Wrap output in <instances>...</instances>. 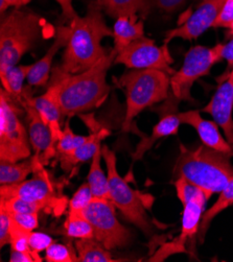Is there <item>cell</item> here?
<instances>
[{
    "label": "cell",
    "mask_w": 233,
    "mask_h": 262,
    "mask_svg": "<svg viewBox=\"0 0 233 262\" xmlns=\"http://www.w3.org/2000/svg\"><path fill=\"white\" fill-rule=\"evenodd\" d=\"M116 56L113 48L94 66L80 73L64 72L58 65L53 68L47 88L55 93L63 116L70 118L89 113L107 99L111 90L107 73Z\"/></svg>",
    "instance_id": "obj_1"
},
{
    "label": "cell",
    "mask_w": 233,
    "mask_h": 262,
    "mask_svg": "<svg viewBox=\"0 0 233 262\" xmlns=\"http://www.w3.org/2000/svg\"><path fill=\"white\" fill-rule=\"evenodd\" d=\"M103 11L97 3L88 5L85 16L77 15L69 23L70 38L58 67L67 73L83 72L105 58L109 52L101 45L102 39L113 37Z\"/></svg>",
    "instance_id": "obj_2"
},
{
    "label": "cell",
    "mask_w": 233,
    "mask_h": 262,
    "mask_svg": "<svg viewBox=\"0 0 233 262\" xmlns=\"http://www.w3.org/2000/svg\"><path fill=\"white\" fill-rule=\"evenodd\" d=\"M232 158V155L204 144L196 149L180 144V154L173 170L174 180L185 179L199 187L209 200L214 193H220L233 179Z\"/></svg>",
    "instance_id": "obj_3"
},
{
    "label": "cell",
    "mask_w": 233,
    "mask_h": 262,
    "mask_svg": "<svg viewBox=\"0 0 233 262\" xmlns=\"http://www.w3.org/2000/svg\"><path fill=\"white\" fill-rule=\"evenodd\" d=\"M126 97L122 132H131L135 117L154 104L164 101L171 92V75L156 69H129L117 81Z\"/></svg>",
    "instance_id": "obj_4"
},
{
    "label": "cell",
    "mask_w": 233,
    "mask_h": 262,
    "mask_svg": "<svg viewBox=\"0 0 233 262\" xmlns=\"http://www.w3.org/2000/svg\"><path fill=\"white\" fill-rule=\"evenodd\" d=\"M42 18L21 8L8 12L0 23V71L18 65L42 36Z\"/></svg>",
    "instance_id": "obj_5"
},
{
    "label": "cell",
    "mask_w": 233,
    "mask_h": 262,
    "mask_svg": "<svg viewBox=\"0 0 233 262\" xmlns=\"http://www.w3.org/2000/svg\"><path fill=\"white\" fill-rule=\"evenodd\" d=\"M23 106L4 88L0 91V162L15 163L32 156L29 133L19 116Z\"/></svg>",
    "instance_id": "obj_6"
},
{
    "label": "cell",
    "mask_w": 233,
    "mask_h": 262,
    "mask_svg": "<svg viewBox=\"0 0 233 262\" xmlns=\"http://www.w3.org/2000/svg\"><path fill=\"white\" fill-rule=\"evenodd\" d=\"M101 152L107 165L109 199L129 222L140 229L146 236H151L154 229L143 203L138 192L129 186L126 181L118 173L115 152L108 145L101 146Z\"/></svg>",
    "instance_id": "obj_7"
},
{
    "label": "cell",
    "mask_w": 233,
    "mask_h": 262,
    "mask_svg": "<svg viewBox=\"0 0 233 262\" xmlns=\"http://www.w3.org/2000/svg\"><path fill=\"white\" fill-rule=\"evenodd\" d=\"M224 44L214 47L195 46L185 55L182 67L171 76V92L180 101H194L192 88L199 78L209 74L222 59Z\"/></svg>",
    "instance_id": "obj_8"
},
{
    "label": "cell",
    "mask_w": 233,
    "mask_h": 262,
    "mask_svg": "<svg viewBox=\"0 0 233 262\" xmlns=\"http://www.w3.org/2000/svg\"><path fill=\"white\" fill-rule=\"evenodd\" d=\"M82 213L93 228L94 238L109 251L125 248L132 242V234L119 223L111 200L93 198Z\"/></svg>",
    "instance_id": "obj_9"
},
{
    "label": "cell",
    "mask_w": 233,
    "mask_h": 262,
    "mask_svg": "<svg viewBox=\"0 0 233 262\" xmlns=\"http://www.w3.org/2000/svg\"><path fill=\"white\" fill-rule=\"evenodd\" d=\"M62 185L53 180L49 172L39 161L34 170V178L14 185H2L0 199L9 200L19 198L28 201L48 202L56 205L64 212L67 198L62 194Z\"/></svg>",
    "instance_id": "obj_10"
},
{
    "label": "cell",
    "mask_w": 233,
    "mask_h": 262,
    "mask_svg": "<svg viewBox=\"0 0 233 262\" xmlns=\"http://www.w3.org/2000/svg\"><path fill=\"white\" fill-rule=\"evenodd\" d=\"M172 63L168 45L163 44L159 47L145 36L117 52L114 61V64H121L129 69H156L171 76L176 72L172 68Z\"/></svg>",
    "instance_id": "obj_11"
},
{
    "label": "cell",
    "mask_w": 233,
    "mask_h": 262,
    "mask_svg": "<svg viewBox=\"0 0 233 262\" xmlns=\"http://www.w3.org/2000/svg\"><path fill=\"white\" fill-rule=\"evenodd\" d=\"M201 112L209 114L224 130L227 141L233 146V67L221 77V82L209 103Z\"/></svg>",
    "instance_id": "obj_12"
},
{
    "label": "cell",
    "mask_w": 233,
    "mask_h": 262,
    "mask_svg": "<svg viewBox=\"0 0 233 262\" xmlns=\"http://www.w3.org/2000/svg\"><path fill=\"white\" fill-rule=\"evenodd\" d=\"M226 0H204L184 23L165 33L163 44L176 38L192 41L202 36L213 25Z\"/></svg>",
    "instance_id": "obj_13"
},
{
    "label": "cell",
    "mask_w": 233,
    "mask_h": 262,
    "mask_svg": "<svg viewBox=\"0 0 233 262\" xmlns=\"http://www.w3.org/2000/svg\"><path fill=\"white\" fill-rule=\"evenodd\" d=\"M179 102L180 100L170 92L168 97L164 100L162 106L154 109L160 114V120L154 125L150 136H141L142 139L138 142L133 154H131L134 161L141 160L145 152L149 151L158 140L178 133L179 125L181 124L179 112L177 111Z\"/></svg>",
    "instance_id": "obj_14"
},
{
    "label": "cell",
    "mask_w": 233,
    "mask_h": 262,
    "mask_svg": "<svg viewBox=\"0 0 233 262\" xmlns=\"http://www.w3.org/2000/svg\"><path fill=\"white\" fill-rule=\"evenodd\" d=\"M22 106L27 113L29 124V137L34 155L37 157L42 165H47L48 162L57 156V145L54 142L53 134L49 126L45 123L39 112L24 99Z\"/></svg>",
    "instance_id": "obj_15"
},
{
    "label": "cell",
    "mask_w": 233,
    "mask_h": 262,
    "mask_svg": "<svg viewBox=\"0 0 233 262\" xmlns=\"http://www.w3.org/2000/svg\"><path fill=\"white\" fill-rule=\"evenodd\" d=\"M70 38V29L68 25H60L57 28L54 43L48 48L46 54L36 63L32 64L28 75V84L31 87L46 86L50 80L51 66L58 52L65 48Z\"/></svg>",
    "instance_id": "obj_16"
},
{
    "label": "cell",
    "mask_w": 233,
    "mask_h": 262,
    "mask_svg": "<svg viewBox=\"0 0 233 262\" xmlns=\"http://www.w3.org/2000/svg\"><path fill=\"white\" fill-rule=\"evenodd\" d=\"M198 110L179 112L181 123L193 126L204 145L233 156V146L221 135L216 121L204 119Z\"/></svg>",
    "instance_id": "obj_17"
},
{
    "label": "cell",
    "mask_w": 233,
    "mask_h": 262,
    "mask_svg": "<svg viewBox=\"0 0 233 262\" xmlns=\"http://www.w3.org/2000/svg\"><path fill=\"white\" fill-rule=\"evenodd\" d=\"M24 99L35 107L45 123L49 126L51 134H53L54 142L57 145L63 135V129L61 127V118L63 113L53 90L47 88L44 94L37 97H32V95L25 90Z\"/></svg>",
    "instance_id": "obj_18"
},
{
    "label": "cell",
    "mask_w": 233,
    "mask_h": 262,
    "mask_svg": "<svg viewBox=\"0 0 233 262\" xmlns=\"http://www.w3.org/2000/svg\"><path fill=\"white\" fill-rule=\"evenodd\" d=\"M90 138L79 148L70 154H60L56 158L59 160L60 165L64 171L72 170L77 164L91 160L95 152L101 148V141L110 135V130L107 128H93Z\"/></svg>",
    "instance_id": "obj_19"
},
{
    "label": "cell",
    "mask_w": 233,
    "mask_h": 262,
    "mask_svg": "<svg viewBox=\"0 0 233 262\" xmlns=\"http://www.w3.org/2000/svg\"><path fill=\"white\" fill-rule=\"evenodd\" d=\"M205 193L200 190L186 205L183 206L182 215V231L180 237L177 239V244L174 247H182L188 239H192L198 235L199 226L202 220V215L205 211V205L207 202Z\"/></svg>",
    "instance_id": "obj_20"
},
{
    "label": "cell",
    "mask_w": 233,
    "mask_h": 262,
    "mask_svg": "<svg viewBox=\"0 0 233 262\" xmlns=\"http://www.w3.org/2000/svg\"><path fill=\"white\" fill-rule=\"evenodd\" d=\"M144 37L143 20L138 16H120L113 25L114 49L119 52L132 42Z\"/></svg>",
    "instance_id": "obj_21"
},
{
    "label": "cell",
    "mask_w": 233,
    "mask_h": 262,
    "mask_svg": "<svg viewBox=\"0 0 233 262\" xmlns=\"http://www.w3.org/2000/svg\"><path fill=\"white\" fill-rule=\"evenodd\" d=\"M32 65H15L0 71L3 88L21 104L24 101L23 83L28 80V75Z\"/></svg>",
    "instance_id": "obj_22"
},
{
    "label": "cell",
    "mask_w": 233,
    "mask_h": 262,
    "mask_svg": "<svg viewBox=\"0 0 233 262\" xmlns=\"http://www.w3.org/2000/svg\"><path fill=\"white\" fill-rule=\"evenodd\" d=\"M38 158L33 154L30 158L15 163L0 162V185H14L27 180L34 173Z\"/></svg>",
    "instance_id": "obj_23"
},
{
    "label": "cell",
    "mask_w": 233,
    "mask_h": 262,
    "mask_svg": "<svg viewBox=\"0 0 233 262\" xmlns=\"http://www.w3.org/2000/svg\"><path fill=\"white\" fill-rule=\"evenodd\" d=\"M103 13L109 17L138 16L141 18L147 15L145 0H100L97 3Z\"/></svg>",
    "instance_id": "obj_24"
},
{
    "label": "cell",
    "mask_w": 233,
    "mask_h": 262,
    "mask_svg": "<svg viewBox=\"0 0 233 262\" xmlns=\"http://www.w3.org/2000/svg\"><path fill=\"white\" fill-rule=\"evenodd\" d=\"M231 205H233V179L220 192V195L217 202L209 209H207V210L204 211L200 226H199V231H198V238L200 244L204 243L207 230H208L214 219H216L217 215H219L222 211H224L225 209H227Z\"/></svg>",
    "instance_id": "obj_25"
},
{
    "label": "cell",
    "mask_w": 233,
    "mask_h": 262,
    "mask_svg": "<svg viewBox=\"0 0 233 262\" xmlns=\"http://www.w3.org/2000/svg\"><path fill=\"white\" fill-rule=\"evenodd\" d=\"M0 207L5 208L10 213H39L40 211H46L55 215H61L63 213L60 208L51 203L28 201L19 198H13L9 200L0 199Z\"/></svg>",
    "instance_id": "obj_26"
},
{
    "label": "cell",
    "mask_w": 233,
    "mask_h": 262,
    "mask_svg": "<svg viewBox=\"0 0 233 262\" xmlns=\"http://www.w3.org/2000/svg\"><path fill=\"white\" fill-rule=\"evenodd\" d=\"M74 248L81 262H114L110 251L103 247L95 238L77 239L74 243Z\"/></svg>",
    "instance_id": "obj_27"
},
{
    "label": "cell",
    "mask_w": 233,
    "mask_h": 262,
    "mask_svg": "<svg viewBox=\"0 0 233 262\" xmlns=\"http://www.w3.org/2000/svg\"><path fill=\"white\" fill-rule=\"evenodd\" d=\"M102 158L101 148L98 149L93 158L91 159L90 170L88 173V184L90 186L91 192L93 198H100V199H109V182L108 176L103 172L100 162ZM110 200V199H109Z\"/></svg>",
    "instance_id": "obj_28"
},
{
    "label": "cell",
    "mask_w": 233,
    "mask_h": 262,
    "mask_svg": "<svg viewBox=\"0 0 233 262\" xmlns=\"http://www.w3.org/2000/svg\"><path fill=\"white\" fill-rule=\"evenodd\" d=\"M62 228L64 235L68 237L76 239L94 238L93 228L82 212H68Z\"/></svg>",
    "instance_id": "obj_29"
},
{
    "label": "cell",
    "mask_w": 233,
    "mask_h": 262,
    "mask_svg": "<svg viewBox=\"0 0 233 262\" xmlns=\"http://www.w3.org/2000/svg\"><path fill=\"white\" fill-rule=\"evenodd\" d=\"M89 138H90V135L89 136H80V135L74 134L71 130L69 123L67 121L65 123V127L63 129V135L57 144V155L72 152L73 150H75L76 148H79L84 143H86Z\"/></svg>",
    "instance_id": "obj_30"
},
{
    "label": "cell",
    "mask_w": 233,
    "mask_h": 262,
    "mask_svg": "<svg viewBox=\"0 0 233 262\" xmlns=\"http://www.w3.org/2000/svg\"><path fill=\"white\" fill-rule=\"evenodd\" d=\"M31 232L21 228L18 226L12 219H11V228H10V245L12 251H19V252H28L34 255L37 262H39L38 258L33 253L29 238H30Z\"/></svg>",
    "instance_id": "obj_31"
},
{
    "label": "cell",
    "mask_w": 233,
    "mask_h": 262,
    "mask_svg": "<svg viewBox=\"0 0 233 262\" xmlns=\"http://www.w3.org/2000/svg\"><path fill=\"white\" fill-rule=\"evenodd\" d=\"M45 260L47 262H76L79 257L71 245L54 243L45 251Z\"/></svg>",
    "instance_id": "obj_32"
},
{
    "label": "cell",
    "mask_w": 233,
    "mask_h": 262,
    "mask_svg": "<svg viewBox=\"0 0 233 262\" xmlns=\"http://www.w3.org/2000/svg\"><path fill=\"white\" fill-rule=\"evenodd\" d=\"M92 200L93 194L90 186L88 183H85L75 191L72 199L68 202V212H83Z\"/></svg>",
    "instance_id": "obj_33"
},
{
    "label": "cell",
    "mask_w": 233,
    "mask_h": 262,
    "mask_svg": "<svg viewBox=\"0 0 233 262\" xmlns=\"http://www.w3.org/2000/svg\"><path fill=\"white\" fill-rule=\"evenodd\" d=\"M30 247L35 254V256L38 258L39 262H42V258L39 256V253L46 251L51 245L55 243V241L51 238L49 235L41 232H34L32 231L30 234V238H29Z\"/></svg>",
    "instance_id": "obj_34"
},
{
    "label": "cell",
    "mask_w": 233,
    "mask_h": 262,
    "mask_svg": "<svg viewBox=\"0 0 233 262\" xmlns=\"http://www.w3.org/2000/svg\"><path fill=\"white\" fill-rule=\"evenodd\" d=\"M175 181V188L177 192V196L180 200L182 206L186 205L201 189L196 185L192 184L190 182L186 181L185 179H176Z\"/></svg>",
    "instance_id": "obj_35"
},
{
    "label": "cell",
    "mask_w": 233,
    "mask_h": 262,
    "mask_svg": "<svg viewBox=\"0 0 233 262\" xmlns=\"http://www.w3.org/2000/svg\"><path fill=\"white\" fill-rule=\"evenodd\" d=\"M188 0H145L147 14L151 10L157 9L164 13H176L182 9Z\"/></svg>",
    "instance_id": "obj_36"
},
{
    "label": "cell",
    "mask_w": 233,
    "mask_h": 262,
    "mask_svg": "<svg viewBox=\"0 0 233 262\" xmlns=\"http://www.w3.org/2000/svg\"><path fill=\"white\" fill-rule=\"evenodd\" d=\"M233 22V0H226L213 25V28L228 29Z\"/></svg>",
    "instance_id": "obj_37"
},
{
    "label": "cell",
    "mask_w": 233,
    "mask_h": 262,
    "mask_svg": "<svg viewBox=\"0 0 233 262\" xmlns=\"http://www.w3.org/2000/svg\"><path fill=\"white\" fill-rule=\"evenodd\" d=\"M10 213V212H9ZM11 219L21 228L28 230L30 232L34 231L39 226L38 213H10Z\"/></svg>",
    "instance_id": "obj_38"
},
{
    "label": "cell",
    "mask_w": 233,
    "mask_h": 262,
    "mask_svg": "<svg viewBox=\"0 0 233 262\" xmlns=\"http://www.w3.org/2000/svg\"><path fill=\"white\" fill-rule=\"evenodd\" d=\"M11 215L5 208L0 207V248L10 244Z\"/></svg>",
    "instance_id": "obj_39"
},
{
    "label": "cell",
    "mask_w": 233,
    "mask_h": 262,
    "mask_svg": "<svg viewBox=\"0 0 233 262\" xmlns=\"http://www.w3.org/2000/svg\"><path fill=\"white\" fill-rule=\"evenodd\" d=\"M56 2L60 5L62 10V18L67 21L68 23L77 16L76 12L74 11V8L72 6V0H56Z\"/></svg>",
    "instance_id": "obj_40"
},
{
    "label": "cell",
    "mask_w": 233,
    "mask_h": 262,
    "mask_svg": "<svg viewBox=\"0 0 233 262\" xmlns=\"http://www.w3.org/2000/svg\"><path fill=\"white\" fill-rule=\"evenodd\" d=\"M222 59L226 60L228 64L227 71L231 70L233 67V38L223 46V52H222Z\"/></svg>",
    "instance_id": "obj_41"
},
{
    "label": "cell",
    "mask_w": 233,
    "mask_h": 262,
    "mask_svg": "<svg viewBox=\"0 0 233 262\" xmlns=\"http://www.w3.org/2000/svg\"><path fill=\"white\" fill-rule=\"evenodd\" d=\"M10 261L11 262H37L33 254L28 252H19V251H12Z\"/></svg>",
    "instance_id": "obj_42"
},
{
    "label": "cell",
    "mask_w": 233,
    "mask_h": 262,
    "mask_svg": "<svg viewBox=\"0 0 233 262\" xmlns=\"http://www.w3.org/2000/svg\"><path fill=\"white\" fill-rule=\"evenodd\" d=\"M23 0H0V12L4 15L10 8H22Z\"/></svg>",
    "instance_id": "obj_43"
},
{
    "label": "cell",
    "mask_w": 233,
    "mask_h": 262,
    "mask_svg": "<svg viewBox=\"0 0 233 262\" xmlns=\"http://www.w3.org/2000/svg\"><path fill=\"white\" fill-rule=\"evenodd\" d=\"M227 35H228L229 37H232V38H233V22L230 24V26L228 28V33H227Z\"/></svg>",
    "instance_id": "obj_44"
},
{
    "label": "cell",
    "mask_w": 233,
    "mask_h": 262,
    "mask_svg": "<svg viewBox=\"0 0 233 262\" xmlns=\"http://www.w3.org/2000/svg\"><path fill=\"white\" fill-rule=\"evenodd\" d=\"M31 2H33V0H23V4H22V7H24V6H27L28 4H30Z\"/></svg>",
    "instance_id": "obj_45"
},
{
    "label": "cell",
    "mask_w": 233,
    "mask_h": 262,
    "mask_svg": "<svg viewBox=\"0 0 233 262\" xmlns=\"http://www.w3.org/2000/svg\"><path fill=\"white\" fill-rule=\"evenodd\" d=\"M89 3H91V2H94V3H98V2H100V0H88Z\"/></svg>",
    "instance_id": "obj_46"
}]
</instances>
